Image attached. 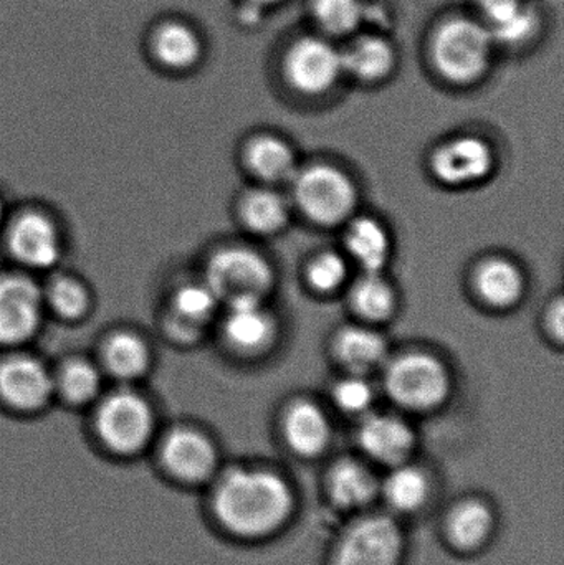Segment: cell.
<instances>
[{
	"instance_id": "obj_6",
	"label": "cell",
	"mask_w": 564,
	"mask_h": 565,
	"mask_svg": "<svg viewBox=\"0 0 564 565\" xmlns=\"http://www.w3.org/2000/svg\"><path fill=\"white\" fill-rule=\"evenodd\" d=\"M49 322L42 280L0 265V351L35 348Z\"/></svg>"
},
{
	"instance_id": "obj_37",
	"label": "cell",
	"mask_w": 564,
	"mask_h": 565,
	"mask_svg": "<svg viewBox=\"0 0 564 565\" xmlns=\"http://www.w3.org/2000/svg\"><path fill=\"white\" fill-rule=\"evenodd\" d=\"M251 2L257 3V6H274V3L281 2V0H251Z\"/></svg>"
},
{
	"instance_id": "obj_30",
	"label": "cell",
	"mask_w": 564,
	"mask_h": 565,
	"mask_svg": "<svg viewBox=\"0 0 564 565\" xmlns=\"http://www.w3.org/2000/svg\"><path fill=\"white\" fill-rule=\"evenodd\" d=\"M492 513L486 504L477 501L460 504L447 521L450 540L462 550H476L480 544L486 543L487 537L492 533Z\"/></svg>"
},
{
	"instance_id": "obj_32",
	"label": "cell",
	"mask_w": 564,
	"mask_h": 565,
	"mask_svg": "<svg viewBox=\"0 0 564 565\" xmlns=\"http://www.w3.org/2000/svg\"><path fill=\"white\" fill-rule=\"evenodd\" d=\"M242 218L255 234H274L287 221V209L275 192L254 191L242 202Z\"/></svg>"
},
{
	"instance_id": "obj_20",
	"label": "cell",
	"mask_w": 564,
	"mask_h": 565,
	"mask_svg": "<svg viewBox=\"0 0 564 565\" xmlns=\"http://www.w3.org/2000/svg\"><path fill=\"white\" fill-rule=\"evenodd\" d=\"M487 30L496 42H525L536 30V12L523 0H477Z\"/></svg>"
},
{
	"instance_id": "obj_24",
	"label": "cell",
	"mask_w": 564,
	"mask_h": 565,
	"mask_svg": "<svg viewBox=\"0 0 564 565\" xmlns=\"http://www.w3.org/2000/svg\"><path fill=\"white\" fill-rule=\"evenodd\" d=\"M152 53L166 68H192L202 56L201 36L184 23H164L152 36Z\"/></svg>"
},
{
	"instance_id": "obj_35",
	"label": "cell",
	"mask_w": 564,
	"mask_h": 565,
	"mask_svg": "<svg viewBox=\"0 0 564 565\" xmlns=\"http://www.w3.org/2000/svg\"><path fill=\"white\" fill-rule=\"evenodd\" d=\"M334 402L341 411L348 412V414H361L370 408L371 402H373V391L363 379H344L334 387Z\"/></svg>"
},
{
	"instance_id": "obj_27",
	"label": "cell",
	"mask_w": 564,
	"mask_h": 565,
	"mask_svg": "<svg viewBox=\"0 0 564 565\" xmlns=\"http://www.w3.org/2000/svg\"><path fill=\"white\" fill-rule=\"evenodd\" d=\"M347 247L351 257L366 270L380 274L390 257V237L383 225L373 218H358L347 234Z\"/></svg>"
},
{
	"instance_id": "obj_29",
	"label": "cell",
	"mask_w": 564,
	"mask_h": 565,
	"mask_svg": "<svg viewBox=\"0 0 564 565\" xmlns=\"http://www.w3.org/2000/svg\"><path fill=\"white\" fill-rule=\"evenodd\" d=\"M247 164L258 178L281 182L295 175L291 149L274 136H258L247 148Z\"/></svg>"
},
{
	"instance_id": "obj_23",
	"label": "cell",
	"mask_w": 564,
	"mask_h": 565,
	"mask_svg": "<svg viewBox=\"0 0 564 565\" xmlns=\"http://www.w3.org/2000/svg\"><path fill=\"white\" fill-rule=\"evenodd\" d=\"M343 72L361 82H381L394 68L396 53L393 45L383 36H360L341 52Z\"/></svg>"
},
{
	"instance_id": "obj_33",
	"label": "cell",
	"mask_w": 564,
	"mask_h": 565,
	"mask_svg": "<svg viewBox=\"0 0 564 565\" xmlns=\"http://www.w3.org/2000/svg\"><path fill=\"white\" fill-rule=\"evenodd\" d=\"M313 17L330 35H351L363 23V3L361 0H315Z\"/></svg>"
},
{
	"instance_id": "obj_25",
	"label": "cell",
	"mask_w": 564,
	"mask_h": 565,
	"mask_svg": "<svg viewBox=\"0 0 564 565\" xmlns=\"http://www.w3.org/2000/svg\"><path fill=\"white\" fill-rule=\"evenodd\" d=\"M476 286L483 301L493 308H510L525 289L522 271L507 260H489L477 270Z\"/></svg>"
},
{
	"instance_id": "obj_18",
	"label": "cell",
	"mask_w": 564,
	"mask_h": 565,
	"mask_svg": "<svg viewBox=\"0 0 564 565\" xmlns=\"http://www.w3.org/2000/svg\"><path fill=\"white\" fill-rule=\"evenodd\" d=\"M358 441L368 457L387 467L404 463L414 447V431L400 417L368 415L358 430Z\"/></svg>"
},
{
	"instance_id": "obj_5",
	"label": "cell",
	"mask_w": 564,
	"mask_h": 565,
	"mask_svg": "<svg viewBox=\"0 0 564 565\" xmlns=\"http://www.w3.org/2000/svg\"><path fill=\"white\" fill-rule=\"evenodd\" d=\"M89 351L109 384L148 385L158 369L155 332L136 322L118 321L106 326Z\"/></svg>"
},
{
	"instance_id": "obj_17",
	"label": "cell",
	"mask_w": 564,
	"mask_h": 565,
	"mask_svg": "<svg viewBox=\"0 0 564 565\" xmlns=\"http://www.w3.org/2000/svg\"><path fill=\"white\" fill-rule=\"evenodd\" d=\"M493 166L490 146L480 138L464 136L446 142L434 152L430 168L447 185H466L480 181Z\"/></svg>"
},
{
	"instance_id": "obj_16",
	"label": "cell",
	"mask_w": 564,
	"mask_h": 565,
	"mask_svg": "<svg viewBox=\"0 0 564 565\" xmlns=\"http://www.w3.org/2000/svg\"><path fill=\"white\" fill-rule=\"evenodd\" d=\"M341 73L343 62L340 50L317 36L298 40L285 56V76L304 95L328 92L337 85Z\"/></svg>"
},
{
	"instance_id": "obj_4",
	"label": "cell",
	"mask_w": 564,
	"mask_h": 565,
	"mask_svg": "<svg viewBox=\"0 0 564 565\" xmlns=\"http://www.w3.org/2000/svg\"><path fill=\"white\" fill-rule=\"evenodd\" d=\"M53 407L52 359L36 345L0 351V414L35 420Z\"/></svg>"
},
{
	"instance_id": "obj_15",
	"label": "cell",
	"mask_w": 564,
	"mask_h": 565,
	"mask_svg": "<svg viewBox=\"0 0 564 565\" xmlns=\"http://www.w3.org/2000/svg\"><path fill=\"white\" fill-rule=\"evenodd\" d=\"M403 536L386 516H370L354 523L341 540L334 565H400Z\"/></svg>"
},
{
	"instance_id": "obj_21",
	"label": "cell",
	"mask_w": 564,
	"mask_h": 565,
	"mask_svg": "<svg viewBox=\"0 0 564 565\" xmlns=\"http://www.w3.org/2000/svg\"><path fill=\"white\" fill-rule=\"evenodd\" d=\"M330 422L310 402H297L285 415V438L295 454L304 457L320 455L330 444Z\"/></svg>"
},
{
	"instance_id": "obj_7",
	"label": "cell",
	"mask_w": 564,
	"mask_h": 565,
	"mask_svg": "<svg viewBox=\"0 0 564 565\" xmlns=\"http://www.w3.org/2000/svg\"><path fill=\"white\" fill-rule=\"evenodd\" d=\"M493 43L483 23L470 19H450L434 33V66L456 85H469L486 75L492 60Z\"/></svg>"
},
{
	"instance_id": "obj_10",
	"label": "cell",
	"mask_w": 564,
	"mask_h": 565,
	"mask_svg": "<svg viewBox=\"0 0 564 565\" xmlns=\"http://www.w3.org/2000/svg\"><path fill=\"white\" fill-rule=\"evenodd\" d=\"M202 280L225 305L260 301L274 282L270 265L247 248H221L205 260Z\"/></svg>"
},
{
	"instance_id": "obj_8",
	"label": "cell",
	"mask_w": 564,
	"mask_h": 565,
	"mask_svg": "<svg viewBox=\"0 0 564 565\" xmlns=\"http://www.w3.org/2000/svg\"><path fill=\"white\" fill-rule=\"evenodd\" d=\"M219 305L217 296L202 278L172 282L156 309V331L168 344L191 348L201 341Z\"/></svg>"
},
{
	"instance_id": "obj_31",
	"label": "cell",
	"mask_w": 564,
	"mask_h": 565,
	"mask_svg": "<svg viewBox=\"0 0 564 565\" xmlns=\"http://www.w3.org/2000/svg\"><path fill=\"white\" fill-rule=\"evenodd\" d=\"M351 306L370 321H384L394 311V292L377 274H366L351 289Z\"/></svg>"
},
{
	"instance_id": "obj_28",
	"label": "cell",
	"mask_w": 564,
	"mask_h": 565,
	"mask_svg": "<svg viewBox=\"0 0 564 565\" xmlns=\"http://www.w3.org/2000/svg\"><path fill=\"white\" fill-rule=\"evenodd\" d=\"M384 500L400 513L419 510L429 497V481L419 468L400 463L387 475L383 487Z\"/></svg>"
},
{
	"instance_id": "obj_11",
	"label": "cell",
	"mask_w": 564,
	"mask_h": 565,
	"mask_svg": "<svg viewBox=\"0 0 564 565\" xmlns=\"http://www.w3.org/2000/svg\"><path fill=\"white\" fill-rule=\"evenodd\" d=\"M446 367L426 354L396 359L386 371V388L394 402L411 411H430L449 394Z\"/></svg>"
},
{
	"instance_id": "obj_13",
	"label": "cell",
	"mask_w": 564,
	"mask_h": 565,
	"mask_svg": "<svg viewBox=\"0 0 564 565\" xmlns=\"http://www.w3.org/2000/svg\"><path fill=\"white\" fill-rule=\"evenodd\" d=\"M53 395L55 407L75 414H85L109 387L92 351H66L52 359Z\"/></svg>"
},
{
	"instance_id": "obj_22",
	"label": "cell",
	"mask_w": 564,
	"mask_h": 565,
	"mask_svg": "<svg viewBox=\"0 0 564 565\" xmlns=\"http://www.w3.org/2000/svg\"><path fill=\"white\" fill-rule=\"evenodd\" d=\"M228 306L224 334L241 351H257L270 342L274 321L260 301H238Z\"/></svg>"
},
{
	"instance_id": "obj_34",
	"label": "cell",
	"mask_w": 564,
	"mask_h": 565,
	"mask_svg": "<svg viewBox=\"0 0 564 565\" xmlns=\"http://www.w3.org/2000/svg\"><path fill=\"white\" fill-rule=\"evenodd\" d=\"M347 274V264L343 258L328 252L311 262L310 268H308V281L317 291L331 292L343 285Z\"/></svg>"
},
{
	"instance_id": "obj_1",
	"label": "cell",
	"mask_w": 564,
	"mask_h": 565,
	"mask_svg": "<svg viewBox=\"0 0 564 565\" xmlns=\"http://www.w3.org/2000/svg\"><path fill=\"white\" fill-rule=\"evenodd\" d=\"M83 415L96 450L116 461L148 457L164 425L148 385L109 384Z\"/></svg>"
},
{
	"instance_id": "obj_26",
	"label": "cell",
	"mask_w": 564,
	"mask_h": 565,
	"mask_svg": "<svg viewBox=\"0 0 564 565\" xmlns=\"http://www.w3.org/2000/svg\"><path fill=\"white\" fill-rule=\"evenodd\" d=\"M337 352L340 361L354 374H364L383 364L387 344L383 335L371 329L348 328L338 334Z\"/></svg>"
},
{
	"instance_id": "obj_12",
	"label": "cell",
	"mask_w": 564,
	"mask_h": 565,
	"mask_svg": "<svg viewBox=\"0 0 564 565\" xmlns=\"http://www.w3.org/2000/svg\"><path fill=\"white\" fill-rule=\"evenodd\" d=\"M295 199L308 218L317 224L334 225L351 214L357 192L343 172L330 166H313L295 181Z\"/></svg>"
},
{
	"instance_id": "obj_19",
	"label": "cell",
	"mask_w": 564,
	"mask_h": 565,
	"mask_svg": "<svg viewBox=\"0 0 564 565\" xmlns=\"http://www.w3.org/2000/svg\"><path fill=\"white\" fill-rule=\"evenodd\" d=\"M380 487L373 471L360 461H338L328 473V494L343 510L368 507L380 493Z\"/></svg>"
},
{
	"instance_id": "obj_2",
	"label": "cell",
	"mask_w": 564,
	"mask_h": 565,
	"mask_svg": "<svg viewBox=\"0 0 564 565\" xmlns=\"http://www.w3.org/2000/svg\"><path fill=\"white\" fill-rule=\"evenodd\" d=\"M212 511L228 533L260 537L290 516L294 497L284 478L267 470L231 468L215 481Z\"/></svg>"
},
{
	"instance_id": "obj_14",
	"label": "cell",
	"mask_w": 564,
	"mask_h": 565,
	"mask_svg": "<svg viewBox=\"0 0 564 565\" xmlns=\"http://www.w3.org/2000/svg\"><path fill=\"white\" fill-rule=\"evenodd\" d=\"M40 280L50 322L63 328H82L95 318L98 292L85 275L65 265Z\"/></svg>"
},
{
	"instance_id": "obj_9",
	"label": "cell",
	"mask_w": 564,
	"mask_h": 565,
	"mask_svg": "<svg viewBox=\"0 0 564 565\" xmlns=\"http://www.w3.org/2000/svg\"><path fill=\"white\" fill-rule=\"evenodd\" d=\"M152 458L169 480L201 484L217 470V448L207 434L191 424L162 425L151 450Z\"/></svg>"
},
{
	"instance_id": "obj_3",
	"label": "cell",
	"mask_w": 564,
	"mask_h": 565,
	"mask_svg": "<svg viewBox=\"0 0 564 565\" xmlns=\"http://www.w3.org/2000/svg\"><path fill=\"white\" fill-rule=\"evenodd\" d=\"M72 232L62 212L46 201L13 202L0 231L2 264L42 278L68 265Z\"/></svg>"
},
{
	"instance_id": "obj_36",
	"label": "cell",
	"mask_w": 564,
	"mask_h": 565,
	"mask_svg": "<svg viewBox=\"0 0 564 565\" xmlns=\"http://www.w3.org/2000/svg\"><path fill=\"white\" fill-rule=\"evenodd\" d=\"M13 201H10L7 192L0 188V231H2L3 224H6L7 215H9L10 209H12Z\"/></svg>"
}]
</instances>
